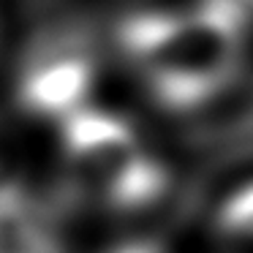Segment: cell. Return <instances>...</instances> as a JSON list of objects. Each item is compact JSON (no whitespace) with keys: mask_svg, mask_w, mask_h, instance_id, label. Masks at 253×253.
I'll return each mask as SVG.
<instances>
[{"mask_svg":"<svg viewBox=\"0 0 253 253\" xmlns=\"http://www.w3.org/2000/svg\"><path fill=\"white\" fill-rule=\"evenodd\" d=\"M123 46L164 104L202 106L231 84L245 55V17L234 0H199L180 11L139 14Z\"/></svg>","mask_w":253,"mask_h":253,"instance_id":"cell-1","label":"cell"},{"mask_svg":"<svg viewBox=\"0 0 253 253\" xmlns=\"http://www.w3.org/2000/svg\"><path fill=\"white\" fill-rule=\"evenodd\" d=\"M63 144L115 207H139L161 193V166L142 155L131 126L117 115L82 106L63 120Z\"/></svg>","mask_w":253,"mask_h":253,"instance_id":"cell-2","label":"cell"},{"mask_svg":"<svg viewBox=\"0 0 253 253\" xmlns=\"http://www.w3.org/2000/svg\"><path fill=\"white\" fill-rule=\"evenodd\" d=\"M95 68L87 52L68 44H52L36 52L19 77V98L33 115L60 117L79 112L93 90Z\"/></svg>","mask_w":253,"mask_h":253,"instance_id":"cell-3","label":"cell"},{"mask_svg":"<svg viewBox=\"0 0 253 253\" xmlns=\"http://www.w3.org/2000/svg\"><path fill=\"white\" fill-rule=\"evenodd\" d=\"M0 253H63L46 210L11 182H0Z\"/></svg>","mask_w":253,"mask_h":253,"instance_id":"cell-4","label":"cell"},{"mask_svg":"<svg viewBox=\"0 0 253 253\" xmlns=\"http://www.w3.org/2000/svg\"><path fill=\"white\" fill-rule=\"evenodd\" d=\"M218 226L226 234L253 237V180L223 199L218 210Z\"/></svg>","mask_w":253,"mask_h":253,"instance_id":"cell-5","label":"cell"},{"mask_svg":"<svg viewBox=\"0 0 253 253\" xmlns=\"http://www.w3.org/2000/svg\"><path fill=\"white\" fill-rule=\"evenodd\" d=\"M109 253H161V248L150 245V242H126V245H117Z\"/></svg>","mask_w":253,"mask_h":253,"instance_id":"cell-6","label":"cell"}]
</instances>
